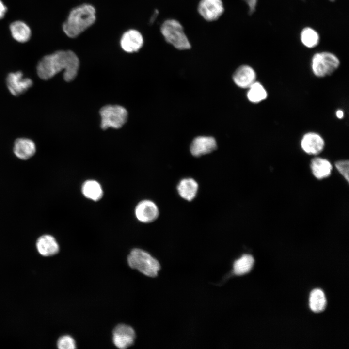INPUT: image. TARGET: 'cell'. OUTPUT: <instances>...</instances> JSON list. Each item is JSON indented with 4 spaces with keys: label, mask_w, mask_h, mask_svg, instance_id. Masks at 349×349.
I'll return each mask as SVG.
<instances>
[{
    "label": "cell",
    "mask_w": 349,
    "mask_h": 349,
    "mask_svg": "<svg viewBox=\"0 0 349 349\" xmlns=\"http://www.w3.org/2000/svg\"><path fill=\"white\" fill-rule=\"evenodd\" d=\"M112 336L114 345L119 349H126L131 346L136 338L134 329L124 324H119L114 328Z\"/></svg>",
    "instance_id": "10"
},
{
    "label": "cell",
    "mask_w": 349,
    "mask_h": 349,
    "mask_svg": "<svg viewBox=\"0 0 349 349\" xmlns=\"http://www.w3.org/2000/svg\"><path fill=\"white\" fill-rule=\"evenodd\" d=\"M310 167L314 176L319 179L329 176L332 170V165L328 160L318 157L311 160Z\"/></svg>",
    "instance_id": "17"
},
{
    "label": "cell",
    "mask_w": 349,
    "mask_h": 349,
    "mask_svg": "<svg viewBox=\"0 0 349 349\" xmlns=\"http://www.w3.org/2000/svg\"><path fill=\"white\" fill-rule=\"evenodd\" d=\"M96 10L88 3L78 5L71 9L63 24V30L69 37L74 38L92 26L96 20Z\"/></svg>",
    "instance_id": "2"
},
{
    "label": "cell",
    "mask_w": 349,
    "mask_h": 349,
    "mask_svg": "<svg viewBox=\"0 0 349 349\" xmlns=\"http://www.w3.org/2000/svg\"><path fill=\"white\" fill-rule=\"evenodd\" d=\"M198 189L197 182L191 178L182 179L177 187L179 195L183 199L189 201L193 200L196 196Z\"/></svg>",
    "instance_id": "18"
},
{
    "label": "cell",
    "mask_w": 349,
    "mask_h": 349,
    "mask_svg": "<svg viewBox=\"0 0 349 349\" xmlns=\"http://www.w3.org/2000/svg\"><path fill=\"white\" fill-rule=\"evenodd\" d=\"M13 152L16 157L22 160L32 157L36 152V145L31 139L22 137L16 139L14 142Z\"/></svg>",
    "instance_id": "15"
},
{
    "label": "cell",
    "mask_w": 349,
    "mask_h": 349,
    "mask_svg": "<svg viewBox=\"0 0 349 349\" xmlns=\"http://www.w3.org/2000/svg\"><path fill=\"white\" fill-rule=\"evenodd\" d=\"M247 97L252 103L258 104L265 100L268 96L267 90L263 85L258 81H255L248 88Z\"/></svg>",
    "instance_id": "20"
},
{
    "label": "cell",
    "mask_w": 349,
    "mask_h": 349,
    "mask_svg": "<svg viewBox=\"0 0 349 349\" xmlns=\"http://www.w3.org/2000/svg\"><path fill=\"white\" fill-rule=\"evenodd\" d=\"M81 191L85 197L95 201L100 200L103 193L100 184L94 180L85 181L82 184Z\"/></svg>",
    "instance_id": "21"
},
{
    "label": "cell",
    "mask_w": 349,
    "mask_h": 349,
    "mask_svg": "<svg viewBox=\"0 0 349 349\" xmlns=\"http://www.w3.org/2000/svg\"><path fill=\"white\" fill-rule=\"evenodd\" d=\"M135 214L138 221L149 223L155 221L159 216L158 206L153 201L144 200L140 201L135 209Z\"/></svg>",
    "instance_id": "12"
},
{
    "label": "cell",
    "mask_w": 349,
    "mask_h": 349,
    "mask_svg": "<svg viewBox=\"0 0 349 349\" xmlns=\"http://www.w3.org/2000/svg\"><path fill=\"white\" fill-rule=\"evenodd\" d=\"M6 84L10 93L18 96L25 93L33 85L31 79L24 77L20 71L9 73L6 78Z\"/></svg>",
    "instance_id": "7"
},
{
    "label": "cell",
    "mask_w": 349,
    "mask_h": 349,
    "mask_svg": "<svg viewBox=\"0 0 349 349\" xmlns=\"http://www.w3.org/2000/svg\"><path fill=\"white\" fill-rule=\"evenodd\" d=\"M7 11V7L3 2L0 0V19L2 18Z\"/></svg>",
    "instance_id": "28"
},
{
    "label": "cell",
    "mask_w": 349,
    "mask_h": 349,
    "mask_svg": "<svg viewBox=\"0 0 349 349\" xmlns=\"http://www.w3.org/2000/svg\"><path fill=\"white\" fill-rule=\"evenodd\" d=\"M254 263L253 257L249 254H244L234 263V272L238 275H241L249 272Z\"/></svg>",
    "instance_id": "23"
},
{
    "label": "cell",
    "mask_w": 349,
    "mask_h": 349,
    "mask_svg": "<svg viewBox=\"0 0 349 349\" xmlns=\"http://www.w3.org/2000/svg\"><path fill=\"white\" fill-rule=\"evenodd\" d=\"M256 73L254 69L248 65H242L238 67L233 76L235 83L242 89H248L256 81Z\"/></svg>",
    "instance_id": "13"
},
{
    "label": "cell",
    "mask_w": 349,
    "mask_h": 349,
    "mask_svg": "<svg viewBox=\"0 0 349 349\" xmlns=\"http://www.w3.org/2000/svg\"><path fill=\"white\" fill-rule=\"evenodd\" d=\"M10 30L13 38L18 42L28 41L31 35V31L28 25L21 21L12 23Z\"/></svg>",
    "instance_id": "19"
},
{
    "label": "cell",
    "mask_w": 349,
    "mask_h": 349,
    "mask_svg": "<svg viewBox=\"0 0 349 349\" xmlns=\"http://www.w3.org/2000/svg\"><path fill=\"white\" fill-rule=\"evenodd\" d=\"M101 121V127L105 130L108 128H121L127 122L128 113L123 107L117 105H108L103 107L99 111Z\"/></svg>",
    "instance_id": "6"
},
{
    "label": "cell",
    "mask_w": 349,
    "mask_h": 349,
    "mask_svg": "<svg viewBox=\"0 0 349 349\" xmlns=\"http://www.w3.org/2000/svg\"><path fill=\"white\" fill-rule=\"evenodd\" d=\"M127 262L131 268L151 277L157 276L160 269L157 259L147 252L139 248L131 250L127 256Z\"/></svg>",
    "instance_id": "3"
},
{
    "label": "cell",
    "mask_w": 349,
    "mask_h": 349,
    "mask_svg": "<svg viewBox=\"0 0 349 349\" xmlns=\"http://www.w3.org/2000/svg\"><path fill=\"white\" fill-rule=\"evenodd\" d=\"M36 246L39 253L44 256L53 255L58 253L59 247L55 238L50 235H44L37 240Z\"/></svg>",
    "instance_id": "16"
},
{
    "label": "cell",
    "mask_w": 349,
    "mask_h": 349,
    "mask_svg": "<svg viewBox=\"0 0 349 349\" xmlns=\"http://www.w3.org/2000/svg\"><path fill=\"white\" fill-rule=\"evenodd\" d=\"M300 145L305 153L310 155H317L323 150L325 142L324 138L318 133L309 131L302 136Z\"/></svg>",
    "instance_id": "8"
},
{
    "label": "cell",
    "mask_w": 349,
    "mask_h": 349,
    "mask_svg": "<svg viewBox=\"0 0 349 349\" xmlns=\"http://www.w3.org/2000/svg\"><path fill=\"white\" fill-rule=\"evenodd\" d=\"M335 167L340 173V174L344 177V178L349 182V162L348 160H339L335 163Z\"/></svg>",
    "instance_id": "26"
},
{
    "label": "cell",
    "mask_w": 349,
    "mask_h": 349,
    "mask_svg": "<svg viewBox=\"0 0 349 349\" xmlns=\"http://www.w3.org/2000/svg\"><path fill=\"white\" fill-rule=\"evenodd\" d=\"M79 60L72 50H58L44 56L38 63L36 73L42 80H47L63 70V79L70 82L76 77Z\"/></svg>",
    "instance_id": "1"
},
{
    "label": "cell",
    "mask_w": 349,
    "mask_h": 349,
    "mask_svg": "<svg viewBox=\"0 0 349 349\" xmlns=\"http://www.w3.org/2000/svg\"><path fill=\"white\" fill-rule=\"evenodd\" d=\"M309 305L314 312L318 313L323 311L326 306V299L323 291L315 289L310 293Z\"/></svg>",
    "instance_id": "22"
},
{
    "label": "cell",
    "mask_w": 349,
    "mask_h": 349,
    "mask_svg": "<svg viewBox=\"0 0 349 349\" xmlns=\"http://www.w3.org/2000/svg\"><path fill=\"white\" fill-rule=\"evenodd\" d=\"M247 4L249 8V14H253L255 11L257 5V0H243Z\"/></svg>",
    "instance_id": "27"
},
{
    "label": "cell",
    "mask_w": 349,
    "mask_h": 349,
    "mask_svg": "<svg viewBox=\"0 0 349 349\" xmlns=\"http://www.w3.org/2000/svg\"><path fill=\"white\" fill-rule=\"evenodd\" d=\"M144 39L142 33L135 29H129L122 34L120 41L122 49L127 53L139 51L143 47Z\"/></svg>",
    "instance_id": "11"
},
{
    "label": "cell",
    "mask_w": 349,
    "mask_h": 349,
    "mask_svg": "<svg viewBox=\"0 0 349 349\" xmlns=\"http://www.w3.org/2000/svg\"><path fill=\"white\" fill-rule=\"evenodd\" d=\"M60 349H74L76 348L74 339L69 335H64L60 337L57 344Z\"/></svg>",
    "instance_id": "25"
},
{
    "label": "cell",
    "mask_w": 349,
    "mask_h": 349,
    "mask_svg": "<svg viewBox=\"0 0 349 349\" xmlns=\"http://www.w3.org/2000/svg\"><path fill=\"white\" fill-rule=\"evenodd\" d=\"M300 39L303 45L307 48H313L317 46L319 41L317 32L311 27H305L301 31Z\"/></svg>",
    "instance_id": "24"
},
{
    "label": "cell",
    "mask_w": 349,
    "mask_h": 349,
    "mask_svg": "<svg viewBox=\"0 0 349 349\" xmlns=\"http://www.w3.org/2000/svg\"><path fill=\"white\" fill-rule=\"evenodd\" d=\"M217 148L215 139L212 137L199 136L195 138L190 145V152L195 157L209 153Z\"/></svg>",
    "instance_id": "14"
},
{
    "label": "cell",
    "mask_w": 349,
    "mask_h": 349,
    "mask_svg": "<svg viewBox=\"0 0 349 349\" xmlns=\"http://www.w3.org/2000/svg\"><path fill=\"white\" fill-rule=\"evenodd\" d=\"M335 115L337 118L341 119L344 117V113L342 110L338 109L336 111Z\"/></svg>",
    "instance_id": "29"
},
{
    "label": "cell",
    "mask_w": 349,
    "mask_h": 349,
    "mask_svg": "<svg viewBox=\"0 0 349 349\" xmlns=\"http://www.w3.org/2000/svg\"><path fill=\"white\" fill-rule=\"evenodd\" d=\"M329 0L331 1H333H333H334L335 0Z\"/></svg>",
    "instance_id": "30"
},
{
    "label": "cell",
    "mask_w": 349,
    "mask_h": 349,
    "mask_svg": "<svg viewBox=\"0 0 349 349\" xmlns=\"http://www.w3.org/2000/svg\"><path fill=\"white\" fill-rule=\"evenodd\" d=\"M340 65L338 57L328 51L314 54L311 61L312 72L315 77L319 78L331 76L338 69Z\"/></svg>",
    "instance_id": "5"
},
{
    "label": "cell",
    "mask_w": 349,
    "mask_h": 349,
    "mask_svg": "<svg viewBox=\"0 0 349 349\" xmlns=\"http://www.w3.org/2000/svg\"><path fill=\"white\" fill-rule=\"evenodd\" d=\"M197 9L200 16L207 21L217 20L224 11L222 0H200Z\"/></svg>",
    "instance_id": "9"
},
{
    "label": "cell",
    "mask_w": 349,
    "mask_h": 349,
    "mask_svg": "<svg viewBox=\"0 0 349 349\" xmlns=\"http://www.w3.org/2000/svg\"><path fill=\"white\" fill-rule=\"evenodd\" d=\"M160 32L165 41L179 50L191 48V44L181 24L177 20L168 19L160 26Z\"/></svg>",
    "instance_id": "4"
}]
</instances>
